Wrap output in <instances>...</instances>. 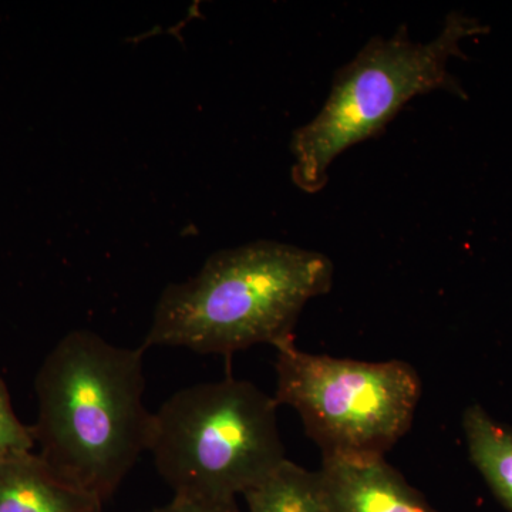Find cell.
Wrapping results in <instances>:
<instances>
[{
	"instance_id": "ba28073f",
	"label": "cell",
	"mask_w": 512,
	"mask_h": 512,
	"mask_svg": "<svg viewBox=\"0 0 512 512\" xmlns=\"http://www.w3.org/2000/svg\"><path fill=\"white\" fill-rule=\"evenodd\" d=\"M463 429L471 461L495 498L512 512V427L474 404L464 412Z\"/></svg>"
},
{
	"instance_id": "9c48e42d",
	"label": "cell",
	"mask_w": 512,
	"mask_h": 512,
	"mask_svg": "<svg viewBox=\"0 0 512 512\" xmlns=\"http://www.w3.org/2000/svg\"><path fill=\"white\" fill-rule=\"evenodd\" d=\"M244 498L247 512H325L318 471L306 470L289 460Z\"/></svg>"
},
{
	"instance_id": "8992f818",
	"label": "cell",
	"mask_w": 512,
	"mask_h": 512,
	"mask_svg": "<svg viewBox=\"0 0 512 512\" xmlns=\"http://www.w3.org/2000/svg\"><path fill=\"white\" fill-rule=\"evenodd\" d=\"M318 481L325 512H440L384 456L323 457Z\"/></svg>"
},
{
	"instance_id": "8fae6325",
	"label": "cell",
	"mask_w": 512,
	"mask_h": 512,
	"mask_svg": "<svg viewBox=\"0 0 512 512\" xmlns=\"http://www.w3.org/2000/svg\"><path fill=\"white\" fill-rule=\"evenodd\" d=\"M146 512H242L235 500H208L174 495L170 503Z\"/></svg>"
},
{
	"instance_id": "277c9868",
	"label": "cell",
	"mask_w": 512,
	"mask_h": 512,
	"mask_svg": "<svg viewBox=\"0 0 512 512\" xmlns=\"http://www.w3.org/2000/svg\"><path fill=\"white\" fill-rule=\"evenodd\" d=\"M278 403L245 380L185 387L154 413L148 451L174 495L235 500L288 458Z\"/></svg>"
},
{
	"instance_id": "7a4b0ae2",
	"label": "cell",
	"mask_w": 512,
	"mask_h": 512,
	"mask_svg": "<svg viewBox=\"0 0 512 512\" xmlns=\"http://www.w3.org/2000/svg\"><path fill=\"white\" fill-rule=\"evenodd\" d=\"M332 282V261L319 252L274 241L224 249L194 278L165 288L141 346L222 356L255 345L282 348L295 342L306 303Z\"/></svg>"
},
{
	"instance_id": "6da1fadb",
	"label": "cell",
	"mask_w": 512,
	"mask_h": 512,
	"mask_svg": "<svg viewBox=\"0 0 512 512\" xmlns=\"http://www.w3.org/2000/svg\"><path fill=\"white\" fill-rule=\"evenodd\" d=\"M144 352L73 330L37 372V421L30 427L37 454L101 503L150 446L154 413L143 400Z\"/></svg>"
},
{
	"instance_id": "52a82bcc",
	"label": "cell",
	"mask_w": 512,
	"mask_h": 512,
	"mask_svg": "<svg viewBox=\"0 0 512 512\" xmlns=\"http://www.w3.org/2000/svg\"><path fill=\"white\" fill-rule=\"evenodd\" d=\"M103 503L67 483L35 451L0 456V512H103Z\"/></svg>"
},
{
	"instance_id": "30bf717a",
	"label": "cell",
	"mask_w": 512,
	"mask_h": 512,
	"mask_svg": "<svg viewBox=\"0 0 512 512\" xmlns=\"http://www.w3.org/2000/svg\"><path fill=\"white\" fill-rule=\"evenodd\" d=\"M36 443L32 429L25 426L13 412L5 383L0 380V456L33 451Z\"/></svg>"
},
{
	"instance_id": "5b68a950",
	"label": "cell",
	"mask_w": 512,
	"mask_h": 512,
	"mask_svg": "<svg viewBox=\"0 0 512 512\" xmlns=\"http://www.w3.org/2000/svg\"><path fill=\"white\" fill-rule=\"evenodd\" d=\"M278 406L301 417L322 457L384 456L412 427L419 373L403 360L360 362L276 349Z\"/></svg>"
},
{
	"instance_id": "3957f363",
	"label": "cell",
	"mask_w": 512,
	"mask_h": 512,
	"mask_svg": "<svg viewBox=\"0 0 512 512\" xmlns=\"http://www.w3.org/2000/svg\"><path fill=\"white\" fill-rule=\"evenodd\" d=\"M488 30L480 20L453 12L439 36L427 43L410 39L406 26L389 39L373 37L352 62L340 67L318 116L293 134L296 187L309 194L322 191L333 161L348 148L379 136L414 97L444 90L466 99L448 62L466 57L463 40Z\"/></svg>"
}]
</instances>
